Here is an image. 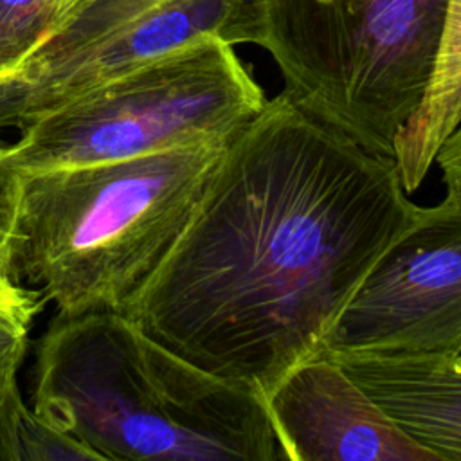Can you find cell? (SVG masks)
<instances>
[{
	"mask_svg": "<svg viewBox=\"0 0 461 461\" xmlns=\"http://www.w3.org/2000/svg\"><path fill=\"white\" fill-rule=\"evenodd\" d=\"M4 148L5 144L0 142V277L13 279V240L22 173L5 162Z\"/></svg>",
	"mask_w": 461,
	"mask_h": 461,
	"instance_id": "13",
	"label": "cell"
},
{
	"mask_svg": "<svg viewBox=\"0 0 461 461\" xmlns=\"http://www.w3.org/2000/svg\"><path fill=\"white\" fill-rule=\"evenodd\" d=\"M43 297L40 292L23 288L9 277H0V313H9L32 322Z\"/></svg>",
	"mask_w": 461,
	"mask_h": 461,
	"instance_id": "16",
	"label": "cell"
},
{
	"mask_svg": "<svg viewBox=\"0 0 461 461\" xmlns=\"http://www.w3.org/2000/svg\"><path fill=\"white\" fill-rule=\"evenodd\" d=\"M31 322L9 313H0V378L14 376L27 353Z\"/></svg>",
	"mask_w": 461,
	"mask_h": 461,
	"instance_id": "15",
	"label": "cell"
},
{
	"mask_svg": "<svg viewBox=\"0 0 461 461\" xmlns=\"http://www.w3.org/2000/svg\"><path fill=\"white\" fill-rule=\"evenodd\" d=\"M240 0H79L59 27L0 77V128L40 115L198 38L220 36Z\"/></svg>",
	"mask_w": 461,
	"mask_h": 461,
	"instance_id": "6",
	"label": "cell"
},
{
	"mask_svg": "<svg viewBox=\"0 0 461 461\" xmlns=\"http://www.w3.org/2000/svg\"><path fill=\"white\" fill-rule=\"evenodd\" d=\"M32 411L97 459L279 461L267 403L178 358L117 312L58 315Z\"/></svg>",
	"mask_w": 461,
	"mask_h": 461,
	"instance_id": "2",
	"label": "cell"
},
{
	"mask_svg": "<svg viewBox=\"0 0 461 461\" xmlns=\"http://www.w3.org/2000/svg\"><path fill=\"white\" fill-rule=\"evenodd\" d=\"M27 405L16 375L0 378V461H22V423Z\"/></svg>",
	"mask_w": 461,
	"mask_h": 461,
	"instance_id": "14",
	"label": "cell"
},
{
	"mask_svg": "<svg viewBox=\"0 0 461 461\" xmlns=\"http://www.w3.org/2000/svg\"><path fill=\"white\" fill-rule=\"evenodd\" d=\"M58 459H97V456L67 432L38 418L27 407L22 423V461Z\"/></svg>",
	"mask_w": 461,
	"mask_h": 461,
	"instance_id": "12",
	"label": "cell"
},
{
	"mask_svg": "<svg viewBox=\"0 0 461 461\" xmlns=\"http://www.w3.org/2000/svg\"><path fill=\"white\" fill-rule=\"evenodd\" d=\"M79 0H0V77L16 70Z\"/></svg>",
	"mask_w": 461,
	"mask_h": 461,
	"instance_id": "11",
	"label": "cell"
},
{
	"mask_svg": "<svg viewBox=\"0 0 461 461\" xmlns=\"http://www.w3.org/2000/svg\"><path fill=\"white\" fill-rule=\"evenodd\" d=\"M416 443L461 459V355L328 353Z\"/></svg>",
	"mask_w": 461,
	"mask_h": 461,
	"instance_id": "9",
	"label": "cell"
},
{
	"mask_svg": "<svg viewBox=\"0 0 461 461\" xmlns=\"http://www.w3.org/2000/svg\"><path fill=\"white\" fill-rule=\"evenodd\" d=\"M265 403L285 461H439L328 353L295 366Z\"/></svg>",
	"mask_w": 461,
	"mask_h": 461,
	"instance_id": "8",
	"label": "cell"
},
{
	"mask_svg": "<svg viewBox=\"0 0 461 461\" xmlns=\"http://www.w3.org/2000/svg\"><path fill=\"white\" fill-rule=\"evenodd\" d=\"M342 351L461 355V189L416 205L331 328Z\"/></svg>",
	"mask_w": 461,
	"mask_h": 461,
	"instance_id": "7",
	"label": "cell"
},
{
	"mask_svg": "<svg viewBox=\"0 0 461 461\" xmlns=\"http://www.w3.org/2000/svg\"><path fill=\"white\" fill-rule=\"evenodd\" d=\"M225 144L22 173L13 279L58 315L124 313L194 216Z\"/></svg>",
	"mask_w": 461,
	"mask_h": 461,
	"instance_id": "3",
	"label": "cell"
},
{
	"mask_svg": "<svg viewBox=\"0 0 461 461\" xmlns=\"http://www.w3.org/2000/svg\"><path fill=\"white\" fill-rule=\"evenodd\" d=\"M414 209L393 157L281 92L227 140L194 216L124 315L178 358L267 400L324 353Z\"/></svg>",
	"mask_w": 461,
	"mask_h": 461,
	"instance_id": "1",
	"label": "cell"
},
{
	"mask_svg": "<svg viewBox=\"0 0 461 461\" xmlns=\"http://www.w3.org/2000/svg\"><path fill=\"white\" fill-rule=\"evenodd\" d=\"M461 122V0H447L441 38L425 97L396 139L403 189L414 193L447 137Z\"/></svg>",
	"mask_w": 461,
	"mask_h": 461,
	"instance_id": "10",
	"label": "cell"
},
{
	"mask_svg": "<svg viewBox=\"0 0 461 461\" xmlns=\"http://www.w3.org/2000/svg\"><path fill=\"white\" fill-rule=\"evenodd\" d=\"M447 0H240L225 41L265 49L283 92L394 158L436 61Z\"/></svg>",
	"mask_w": 461,
	"mask_h": 461,
	"instance_id": "4",
	"label": "cell"
},
{
	"mask_svg": "<svg viewBox=\"0 0 461 461\" xmlns=\"http://www.w3.org/2000/svg\"><path fill=\"white\" fill-rule=\"evenodd\" d=\"M267 103L232 45L198 38L40 115L4 148L18 173L229 140Z\"/></svg>",
	"mask_w": 461,
	"mask_h": 461,
	"instance_id": "5",
	"label": "cell"
}]
</instances>
